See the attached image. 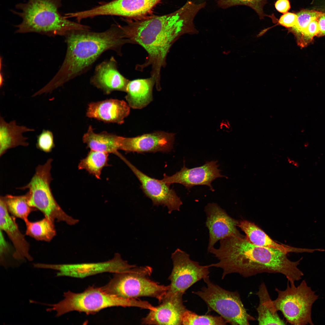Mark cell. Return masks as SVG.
<instances>
[{"mask_svg":"<svg viewBox=\"0 0 325 325\" xmlns=\"http://www.w3.org/2000/svg\"><path fill=\"white\" fill-rule=\"evenodd\" d=\"M206 5V2L197 3L188 0L171 13L135 20H127L126 25H121L130 43L140 45L147 53L144 62L137 65L136 69L142 71L150 67L151 77L155 79L157 85H160L161 70L166 65L171 46L182 35L197 33L194 19Z\"/></svg>","mask_w":325,"mask_h":325,"instance_id":"6da1fadb","label":"cell"},{"mask_svg":"<svg viewBox=\"0 0 325 325\" xmlns=\"http://www.w3.org/2000/svg\"><path fill=\"white\" fill-rule=\"evenodd\" d=\"M209 252L219 261L209 266L222 270V279L232 273L246 277L268 273L282 274L288 281L295 282L304 275L298 268L302 258L291 261L283 252L255 245L241 234L220 240L219 247H214Z\"/></svg>","mask_w":325,"mask_h":325,"instance_id":"7a4b0ae2","label":"cell"},{"mask_svg":"<svg viewBox=\"0 0 325 325\" xmlns=\"http://www.w3.org/2000/svg\"><path fill=\"white\" fill-rule=\"evenodd\" d=\"M90 30H73L65 36L67 44L65 59L57 73L43 87L45 92L51 93L86 72L107 51H114L121 55L122 46L130 43L118 24L102 32Z\"/></svg>","mask_w":325,"mask_h":325,"instance_id":"3957f363","label":"cell"},{"mask_svg":"<svg viewBox=\"0 0 325 325\" xmlns=\"http://www.w3.org/2000/svg\"><path fill=\"white\" fill-rule=\"evenodd\" d=\"M62 0H28L19 3L16 8L20 12L12 10L22 21L16 25V33L36 32L50 36H65L75 30H90L88 26L67 19L59 12Z\"/></svg>","mask_w":325,"mask_h":325,"instance_id":"277c9868","label":"cell"},{"mask_svg":"<svg viewBox=\"0 0 325 325\" xmlns=\"http://www.w3.org/2000/svg\"><path fill=\"white\" fill-rule=\"evenodd\" d=\"M64 299L58 302L48 304L50 307L46 311L56 312V317L73 311L84 312L87 314H94L101 310L115 306L136 307L147 309L148 302L136 299H125L110 294L102 287L89 286L81 293L70 291L65 292Z\"/></svg>","mask_w":325,"mask_h":325,"instance_id":"5b68a950","label":"cell"},{"mask_svg":"<svg viewBox=\"0 0 325 325\" xmlns=\"http://www.w3.org/2000/svg\"><path fill=\"white\" fill-rule=\"evenodd\" d=\"M153 269L148 266H136L128 271L114 274L103 289L107 292L125 299L141 297L155 298L160 302L169 286L160 285L150 278Z\"/></svg>","mask_w":325,"mask_h":325,"instance_id":"8992f818","label":"cell"},{"mask_svg":"<svg viewBox=\"0 0 325 325\" xmlns=\"http://www.w3.org/2000/svg\"><path fill=\"white\" fill-rule=\"evenodd\" d=\"M52 161L50 158L44 164L39 165L29 182L17 189L28 190L27 193L29 205L41 211L45 217L54 221L56 220L74 225L79 220L67 214L57 203L52 193L50 184L53 179L51 173Z\"/></svg>","mask_w":325,"mask_h":325,"instance_id":"52a82bcc","label":"cell"},{"mask_svg":"<svg viewBox=\"0 0 325 325\" xmlns=\"http://www.w3.org/2000/svg\"><path fill=\"white\" fill-rule=\"evenodd\" d=\"M294 283L288 281L286 288L283 290L275 289L278 296L273 300L274 305L291 324L313 325L312 307L318 296L305 280L297 286Z\"/></svg>","mask_w":325,"mask_h":325,"instance_id":"ba28073f","label":"cell"},{"mask_svg":"<svg viewBox=\"0 0 325 325\" xmlns=\"http://www.w3.org/2000/svg\"><path fill=\"white\" fill-rule=\"evenodd\" d=\"M206 286L193 293L200 297L209 311L218 313L231 325H249L254 318L245 309L237 291L227 290L212 282L209 276L203 279Z\"/></svg>","mask_w":325,"mask_h":325,"instance_id":"9c48e42d","label":"cell"},{"mask_svg":"<svg viewBox=\"0 0 325 325\" xmlns=\"http://www.w3.org/2000/svg\"><path fill=\"white\" fill-rule=\"evenodd\" d=\"M173 268L169 277L170 283L167 294L183 296L193 285L209 276V265L202 266L190 258V255L177 249L171 255Z\"/></svg>","mask_w":325,"mask_h":325,"instance_id":"30bf717a","label":"cell"},{"mask_svg":"<svg viewBox=\"0 0 325 325\" xmlns=\"http://www.w3.org/2000/svg\"><path fill=\"white\" fill-rule=\"evenodd\" d=\"M121 159L125 163L138 179L140 187L145 196L150 198L154 206L167 207L168 213L179 211L182 202L170 185L145 174L122 156Z\"/></svg>","mask_w":325,"mask_h":325,"instance_id":"8fae6325","label":"cell"},{"mask_svg":"<svg viewBox=\"0 0 325 325\" xmlns=\"http://www.w3.org/2000/svg\"><path fill=\"white\" fill-rule=\"evenodd\" d=\"M129 264L122 258L119 253L108 261L97 263L72 264H46L45 268L58 271L56 276H67L83 278L104 272L115 273L127 271L136 267Z\"/></svg>","mask_w":325,"mask_h":325,"instance_id":"7c38bea8","label":"cell"},{"mask_svg":"<svg viewBox=\"0 0 325 325\" xmlns=\"http://www.w3.org/2000/svg\"><path fill=\"white\" fill-rule=\"evenodd\" d=\"M162 0H113L84 11L85 18L102 15L140 18L149 13Z\"/></svg>","mask_w":325,"mask_h":325,"instance_id":"4fadbf2b","label":"cell"},{"mask_svg":"<svg viewBox=\"0 0 325 325\" xmlns=\"http://www.w3.org/2000/svg\"><path fill=\"white\" fill-rule=\"evenodd\" d=\"M217 162V161H206L203 166L192 168H187L184 164L179 171L172 175L164 174L161 180L170 185L174 183L181 184L188 190L194 186L206 185L213 191L214 190L212 182L218 178H227L221 174Z\"/></svg>","mask_w":325,"mask_h":325,"instance_id":"5bb4252c","label":"cell"},{"mask_svg":"<svg viewBox=\"0 0 325 325\" xmlns=\"http://www.w3.org/2000/svg\"><path fill=\"white\" fill-rule=\"evenodd\" d=\"M175 138L174 133L163 131L156 132L132 138L119 136V150L127 153L169 152L173 148Z\"/></svg>","mask_w":325,"mask_h":325,"instance_id":"9a60e30c","label":"cell"},{"mask_svg":"<svg viewBox=\"0 0 325 325\" xmlns=\"http://www.w3.org/2000/svg\"><path fill=\"white\" fill-rule=\"evenodd\" d=\"M204 211L206 216V225L209 231L208 252L218 241L240 234L237 228L239 222L230 216L217 203H208Z\"/></svg>","mask_w":325,"mask_h":325,"instance_id":"2e32d148","label":"cell"},{"mask_svg":"<svg viewBox=\"0 0 325 325\" xmlns=\"http://www.w3.org/2000/svg\"><path fill=\"white\" fill-rule=\"evenodd\" d=\"M183 296L166 294L161 303L150 310L141 320L144 325H182L183 315L187 310Z\"/></svg>","mask_w":325,"mask_h":325,"instance_id":"e0dca14e","label":"cell"},{"mask_svg":"<svg viewBox=\"0 0 325 325\" xmlns=\"http://www.w3.org/2000/svg\"><path fill=\"white\" fill-rule=\"evenodd\" d=\"M129 81L118 71L113 57L98 65L91 79L92 84L107 94L115 91L126 92Z\"/></svg>","mask_w":325,"mask_h":325,"instance_id":"ac0fdd59","label":"cell"},{"mask_svg":"<svg viewBox=\"0 0 325 325\" xmlns=\"http://www.w3.org/2000/svg\"><path fill=\"white\" fill-rule=\"evenodd\" d=\"M0 229L6 233L14 245L13 256L15 259L33 260L29 252V244L20 231L14 217L10 215L2 196L0 197Z\"/></svg>","mask_w":325,"mask_h":325,"instance_id":"d6986e66","label":"cell"},{"mask_svg":"<svg viewBox=\"0 0 325 325\" xmlns=\"http://www.w3.org/2000/svg\"><path fill=\"white\" fill-rule=\"evenodd\" d=\"M130 112V107L124 101L109 99L89 104L86 115L104 122L121 124Z\"/></svg>","mask_w":325,"mask_h":325,"instance_id":"ffe728a7","label":"cell"},{"mask_svg":"<svg viewBox=\"0 0 325 325\" xmlns=\"http://www.w3.org/2000/svg\"><path fill=\"white\" fill-rule=\"evenodd\" d=\"M237 226L244 232L246 239L257 246L277 249L286 254L290 252L312 253L318 250V249L298 248L277 243L254 223L247 220L239 222Z\"/></svg>","mask_w":325,"mask_h":325,"instance_id":"44dd1931","label":"cell"},{"mask_svg":"<svg viewBox=\"0 0 325 325\" xmlns=\"http://www.w3.org/2000/svg\"><path fill=\"white\" fill-rule=\"evenodd\" d=\"M34 131V129L25 126L17 125L15 120L7 122L0 116V156L10 149L19 146H28L29 144L26 141L28 138L23 136V134Z\"/></svg>","mask_w":325,"mask_h":325,"instance_id":"7402d4cb","label":"cell"},{"mask_svg":"<svg viewBox=\"0 0 325 325\" xmlns=\"http://www.w3.org/2000/svg\"><path fill=\"white\" fill-rule=\"evenodd\" d=\"M155 85V80L152 77L129 81L125 98L130 107L141 109L150 104L153 100V89Z\"/></svg>","mask_w":325,"mask_h":325,"instance_id":"603a6c76","label":"cell"},{"mask_svg":"<svg viewBox=\"0 0 325 325\" xmlns=\"http://www.w3.org/2000/svg\"><path fill=\"white\" fill-rule=\"evenodd\" d=\"M118 137L106 132L95 133L90 125L83 135L82 141L90 150L117 155L119 150Z\"/></svg>","mask_w":325,"mask_h":325,"instance_id":"cb8c5ba5","label":"cell"},{"mask_svg":"<svg viewBox=\"0 0 325 325\" xmlns=\"http://www.w3.org/2000/svg\"><path fill=\"white\" fill-rule=\"evenodd\" d=\"M257 294L259 304L257 308L258 321L259 325H285V322L280 317L274 307L264 283L259 287Z\"/></svg>","mask_w":325,"mask_h":325,"instance_id":"d4e9b609","label":"cell"},{"mask_svg":"<svg viewBox=\"0 0 325 325\" xmlns=\"http://www.w3.org/2000/svg\"><path fill=\"white\" fill-rule=\"evenodd\" d=\"M24 222L25 234L37 240L50 242L56 234L54 221L46 217L37 221L32 222L27 219Z\"/></svg>","mask_w":325,"mask_h":325,"instance_id":"484cf974","label":"cell"},{"mask_svg":"<svg viewBox=\"0 0 325 325\" xmlns=\"http://www.w3.org/2000/svg\"><path fill=\"white\" fill-rule=\"evenodd\" d=\"M108 156V153L90 150L86 157L80 161L78 169H85L97 179H101L102 169L109 166Z\"/></svg>","mask_w":325,"mask_h":325,"instance_id":"4316f807","label":"cell"},{"mask_svg":"<svg viewBox=\"0 0 325 325\" xmlns=\"http://www.w3.org/2000/svg\"><path fill=\"white\" fill-rule=\"evenodd\" d=\"M3 199L9 212L14 217L24 221L28 219L30 213L35 209L30 206L27 193L20 196L7 194Z\"/></svg>","mask_w":325,"mask_h":325,"instance_id":"83f0119b","label":"cell"},{"mask_svg":"<svg viewBox=\"0 0 325 325\" xmlns=\"http://www.w3.org/2000/svg\"><path fill=\"white\" fill-rule=\"evenodd\" d=\"M227 322L221 316L200 315L187 309L182 318V325H226Z\"/></svg>","mask_w":325,"mask_h":325,"instance_id":"f1b7e54d","label":"cell"},{"mask_svg":"<svg viewBox=\"0 0 325 325\" xmlns=\"http://www.w3.org/2000/svg\"><path fill=\"white\" fill-rule=\"evenodd\" d=\"M219 7L225 9L233 6L243 5L249 6L258 15L260 19H264L265 16L263 11V7L267 3V0H215Z\"/></svg>","mask_w":325,"mask_h":325,"instance_id":"f546056e","label":"cell"},{"mask_svg":"<svg viewBox=\"0 0 325 325\" xmlns=\"http://www.w3.org/2000/svg\"><path fill=\"white\" fill-rule=\"evenodd\" d=\"M325 14L315 10H302L296 14L297 22L292 27V29L298 33L302 34L312 21L319 19Z\"/></svg>","mask_w":325,"mask_h":325,"instance_id":"4dcf8cb0","label":"cell"},{"mask_svg":"<svg viewBox=\"0 0 325 325\" xmlns=\"http://www.w3.org/2000/svg\"><path fill=\"white\" fill-rule=\"evenodd\" d=\"M37 137L36 147L40 150L48 153L55 147L54 135L51 131L44 129Z\"/></svg>","mask_w":325,"mask_h":325,"instance_id":"1f68e13d","label":"cell"},{"mask_svg":"<svg viewBox=\"0 0 325 325\" xmlns=\"http://www.w3.org/2000/svg\"><path fill=\"white\" fill-rule=\"evenodd\" d=\"M297 18L296 14L288 12L281 15L278 20H277L276 22L286 27H292L296 23Z\"/></svg>","mask_w":325,"mask_h":325,"instance_id":"d6a6232c","label":"cell"},{"mask_svg":"<svg viewBox=\"0 0 325 325\" xmlns=\"http://www.w3.org/2000/svg\"><path fill=\"white\" fill-rule=\"evenodd\" d=\"M318 20L312 21L302 34L308 38H311L319 33Z\"/></svg>","mask_w":325,"mask_h":325,"instance_id":"836d02e7","label":"cell"},{"mask_svg":"<svg viewBox=\"0 0 325 325\" xmlns=\"http://www.w3.org/2000/svg\"><path fill=\"white\" fill-rule=\"evenodd\" d=\"M9 246L5 238L3 231L0 229V254L1 265L4 260V256L9 251Z\"/></svg>","mask_w":325,"mask_h":325,"instance_id":"e575fe53","label":"cell"},{"mask_svg":"<svg viewBox=\"0 0 325 325\" xmlns=\"http://www.w3.org/2000/svg\"><path fill=\"white\" fill-rule=\"evenodd\" d=\"M274 6L278 11L283 14L288 12L291 7L289 0H277Z\"/></svg>","mask_w":325,"mask_h":325,"instance_id":"d590c367","label":"cell"},{"mask_svg":"<svg viewBox=\"0 0 325 325\" xmlns=\"http://www.w3.org/2000/svg\"><path fill=\"white\" fill-rule=\"evenodd\" d=\"M319 32L325 35V14L320 16L318 20Z\"/></svg>","mask_w":325,"mask_h":325,"instance_id":"8d00e7d4","label":"cell"},{"mask_svg":"<svg viewBox=\"0 0 325 325\" xmlns=\"http://www.w3.org/2000/svg\"><path fill=\"white\" fill-rule=\"evenodd\" d=\"M287 159L288 162L289 164L293 165L296 167H298L299 166V164L297 162L290 157H287Z\"/></svg>","mask_w":325,"mask_h":325,"instance_id":"74e56055","label":"cell"}]
</instances>
